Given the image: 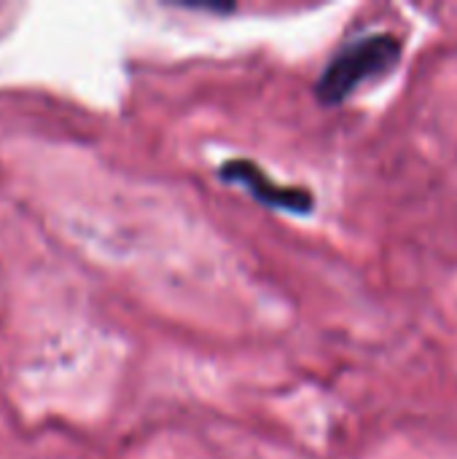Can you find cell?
I'll list each match as a JSON object with an SVG mask.
<instances>
[{"label": "cell", "instance_id": "cell-1", "mask_svg": "<svg viewBox=\"0 0 457 459\" xmlns=\"http://www.w3.org/2000/svg\"><path fill=\"white\" fill-rule=\"evenodd\" d=\"M404 43L391 32L364 35L339 48L315 83V97L321 105H342L366 81L382 78L401 62Z\"/></svg>", "mask_w": 457, "mask_h": 459}, {"label": "cell", "instance_id": "cell-2", "mask_svg": "<svg viewBox=\"0 0 457 459\" xmlns=\"http://www.w3.org/2000/svg\"><path fill=\"white\" fill-rule=\"evenodd\" d=\"M224 180L229 183H237V186H245L250 191L253 199H259L261 204L267 207H275V210H286V212H294V215H307L312 212L315 207V196L307 191V188H283L277 186L264 169H259L253 161H245V159H232L221 167L218 172Z\"/></svg>", "mask_w": 457, "mask_h": 459}]
</instances>
